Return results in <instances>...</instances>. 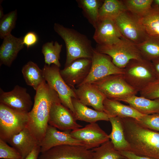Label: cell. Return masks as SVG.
I'll return each instance as SVG.
<instances>
[{
  "instance_id": "1",
  "label": "cell",
  "mask_w": 159,
  "mask_h": 159,
  "mask_svg": "<svg viewBox=\"0 0 159 159\" xmlns=\"http://www.w3.org/2000/svg\"><path fill=\"white\" fill-rule=\"evenodd\" d=\"M130 151L140 156L159 159V132L148 128L136 119L121 118Z\"/></svg>"
},
{
  "instance_id": "2",
  "label": "cell",
  "mask_w": 159,
  "mask_h": 159,
  "mask_svg": "<svg viewBox=\"0 0 159 159\" xmlns=\"http://www.w3.org/2000/svg\"><path fill=\"white\" fill-rule=\"evenodd\" d=\"M36 91L34 104L29 112V122L27 127L40 143L49 125L52 105L60 100L57 92L46 81Z\"/></svg>"
},
{
  "instance_id": "3",
  "label": "cell",
  "mask_w": 159,
  "mask_h": 159,
  "mask_svg": "<svg viewBox=\"0 0 159 159\" xmlns=\"http://www.w3.org/2000/svg\"><path fill=\"white\" fill-rule=\"evenodd\" d=\"M54 29L65 44L67 55L65 66L79 59H91L94 49L91 41L86 36L57 23L54 24Z\"/></svg>"
},
{
  "instance_id": "4",
  "label": "cell",
  "mask_w": 159,
  "mask_h": 159,
  "mask_svg": "<svg viewBox=\"0 0 159 159\" xmlns=\"http://www.w3.org/2000/svg\"><path fill=\"white\" fill-rule=\"evenodd\" d=\"M124 70L125 79L138 92L157 80L151 62L143 58L131 60Z\"/></svg>"
},
{
  "instance_id": "5",
  "label": "cell",
  "mask_w": 159,
  "mask_h": 159,
  "mask_svg": "<svg viewBox=\"0 0 159 159\" xmlns=\"http://www.w3.org/2000/svg\"><path fill=\"white\" fill-rule=\"evenodd\" d=\"M95 49L99 52L110 56L113 64L121 69L125 68L131 60L143 59L136 45L123 37L112 44H97Z\"/></svg>"
},
{
  "instance_id": "6",
  "label": "cell",
  "mask_w": 159,
  "mask_h": 159,
  "mask_svg": "<svg viewBox=\"0 0 159 159\" xmlns=\"http://www.w3.org/2000/svg\"><path fill=\"white\" fill-rule=\"evenodd\" d=\"M29 112L17 111L0 103V139L6 142L28 126Z\"/></svg>"
},
{
  "instance_id": "7",
  "label": "cell",
  "mask_w": 159,
  "mask_h": 159,
  "mask_svg": "<svg viewBox=\"0 0 159 159\" xmlns=\"http://www.w3.org/2000/svg\"><path fill=\"white\" fill-rule=\"evenodd\" d=\"M92 84L107 98L120 101L138 92L127 82L122 74L109 75Z\"/></svg>"
},
{
  "instance_id": "8",
  "label": "cell",
  "mask_w": 159,
  "mask_h": 159,
  "mask_svg": "<svg viewBox=\"0 0 159 159\" xmlns=\"http://www.w3.org/2000/svg\"><path fill=\"white\" fill-rule=\"evenodd\" d=\"M59 68L53 64L50 66L45 64L42 69L44 77L47 83L57 92L62 104L74 115L72 99L77 98L73 89L61 77Z\"/></svg>"
},
{
  "instance_id": "9",
  "label": "cell",
  "mask_w": 159,
  "mask_h": 159,
  "mask_svg": "<svg viewBox=\"0 0 159 159\" xmlns=\"http://www.w3.org/2000/svg\"><path fill=\"white\" fill-rule=\"evenodd\" d=\"M113 20L122 37L135 45L144 41L148 36L139 17L127 10Z\"/></svg>"
},
{
  "instance_id": "10",
  "label": "cell",
  "mask_w": 159,
  "mask_h": 159,
  "mask_svg": "<svg viewBox=\"0 0 159 159\" xmlns=\"http://www.w3.org/2000/svg\"><path fill=\"white\" fill-rule=\"evenodd\" d=\"M91 59L90 72L79 86L85 83H92L111 75L124 74V69L116 66L110 56L99 52L95 49H94Z\"/></svg>"
},
{
  "instance_id": "11",
  "label": "cell",
  "mask_w": 159,
  "mask_h": 159,
  "mask_svg": "<svg viewBox=\"0 0 159 159\" xmlns=\"http://www.w3.org/2000/svg\"><path fill=\"white\" fill-rule=\"evenodd\" d=\"M76 120L74 114L63 105L60 100L52 104L49 113V125L62 131H70L82 127Z\"/></svg>"
},
{
  "instance_id": "12",
  "label": "cell",
  "mask_w": 159,
  "mask_h": 159,
  "mask_svg": "<svg viewBox=\"0 0 159 159\" xmlns=\"http://www.w3.org/2000/svg\"><path fill=\"white\" fill-rule=\"evenodd\" d=\"M91 58L76 59L64 68L60 73L67 84L72 88L79 86L88 75L91 68Z\"/></svg>"
},
{
  "instance_id": "13",
  "label": "cell",
  "mask_w": 159,
  "mask_h": 159,
  "mask_svg": "<svg viewBox=\"0 0 159 159\" xmlns=\"http://www.w3.org/2000/svg\"><path fill=\"white\" fill-rule=\"evenodd\" d=\"M0 103L15 110L29 112L33 105L31 96L26 88L18 85L11 91L4 92L0 89Z\"/></svg>"
},
{
  "instance_id": "14",
  "label": "cell",
  "mask_w": 159,
  "mask_h": 159,
  "mask_svg": "<svg viewBox=\"0 0 159 159\" xmlns=\"http://www.w3.org/2000/svg\"><path fill=\"white\" fill-rule=\"evenodd\" d=\"M38 159H92V151L83 146L63 145L40 153Z\"/></svg>"
},
{
  "instance_id": "15",
  "label": "cell",
  "mask_w": 159,
  "mask_h": 159,
  "mask_svg": "<svg viewBox=\"0 0 159 159\" xmlns=\"http://www.w3.org/2000/svg\"><path fill=\"white\" fill-rule=\"evenodd\" d=\"M72 136L84 144L88 149L97 147L109 140L108 135L96 122L70 132Z\"/></svg>"
},
{
  "instance_id": "16",
  "label": "cell",
  "mask_w": 159,
  "mask_h": 159,
  "mask_svg": "<svg viewBox=\"0 0 159 159\" xmlns=\"http://www.w3.org/2000/svg\"><path fill=\"white\" fill-rule=\"evenodd\" d=\"M63 145L84 146L82 142L72 136L70 131H59L49 125L44 136L40 143V153L54 147Z\"/></svg>"
},
{
  "instance_id": "17",
  "label": "cell",
  "mask_w": 159,
  "mask_h": 159,
  "mask_svg": "<svg viewBox=\"0 0 159 159\" xmlns=\"http://www.w3.org/2000/svg\"><path fill=\"white\" fill-rule=\"evenodd\" d=\"M72 89L82 104L92 106L96 110L104 111L103 102L106 97L94 84L85 83Z\"/></svg>"
},
{
  "instance_id": "18",
  "label": "cell",
  "mask_w": 159,
  "mask_h": 159,
  "mask_svg": "<svg viewBox=\"0 0 159 159\" xmlns=\"http://www.w3.org/2000/svg\"><path fill=\"white\" fill-rule=\"evenodd\" d=\"M93 38L99 45H107L115 43L123 37L113 20H98L94 27Z\"/></svg>"
},
{
  "instance_id": "19",
  "label": "cell",
  "mask_w": 159,
  "mask_h": 159,
  "mask_svg": "<svg viewBox=\"0 0 159 159\" xmlns=\"http://www.w3.org/2000/svg\"><path fill=\"white\" fill-rule=\"evenodd\" d=\"M24 159L40 142L27 127L19 133L10 138L7 141Z\"/></svg>"
},
{
  "instance_id": "20",
  "label": "cell",
  "mask_w": 159,
  "mask_h": 159,
  "mask_svg": "<svg viewBox=\"0 0 159 159\" xmlns=\"http://www.w3.org/2000/svg\"><path fill=\"white\" fill-rule=\"evenodd\" d=\"M3 39L0 47V64L10 67L24 47L22 37L17 38L10 34Z\"/></svg>"
},
{
  "instance_id": "21",
  "label": "cell",
  "mask_w": 159,
  "mask_h": 159,
  "mask_svg": "<svg viewBox=\"0 0 159 159\" xmlns=\"http://www.w3.org/2000/svg\"><path fill=\"white\" fill-rule=\"evenodd\" d=\"M72 104L75 110L74 116L76 120L84 121L90 123L100 120L109 121L112 117L104 111H99L88 107L77 98L72 99Z\"/></svg>"
},
{
  "instance_id": "22",
  "label": "cell",
  "mask_w": 159,
  "mask_h": 159,
  "mask_svg": "<svg viewBox=\"0 0 159 159\" xmlns=\"http://www.w3.org/2000/svg\"><path fill=\"white\" fill-rule=\"evenodd\" d=\"M104 112L112 117L121 118L130 117L137 119L143 115L132 107L124 105L120 101L106 98L103 102Z\"/></svg>"
},
{
  "instance_id": "23",
  "label": "cell",
  "mask_w": 159,
  "mask_h": 159,
  "mask_svg": "<svg viewBox=\"0 0 159 159\" xmlns=\"http://www.w3.org/2000/svg\"><path fill=\"white\" fill-rule=\"evenodd\" d=\"M143 115L159 113V98L153 100L136 95L122 100Z\"/></svg>"
},
{
  "instance_id": "24",
  "label": "cell",
  "mask_w": 159,
  "mask_h": 159,
  "mask_svg": "<svg viewBox=\"0 0 159 159\" xmlns=\"http://www.w3.org/2000/svg\"><path fill=\"white\" fill-rule=\"evenodd\" d=\"M109 121L112 131L108 136L115 148L119 151H129L130 146L125 139L121 118L117 117H111Z\"/></svg>"
},
{
  "instance_id": "25",
  "label": "cell",
  "mask_w": 159,
  "mask_h": 159,
  "mask_svg": "<svg viewBox=\"0 0 159 159\" xmlns=\"http://www.w3.org/2000/svg\"><path fill=\"white\" fill-rule=\"evenodd\" d=\"M21 72L26 84L32 87L36 91L46 81L42 69L32 61L28 62L23 66Z\"/></svg>"
},
{
  "instance_id": "26",
  "label": "cell",
  "mask_w": 159,
  "mask_h": 159,
  "mask_svg": "<svg viewBox=\"0 0 159 159\" xmlns=\"http://www.w3.org/2000/svg\"><path fill=\"white\" fill-rule=\"evenodd\" d=\"M126 10H127L123 1L104 0L99 9L98 20L104 19L114 20Z\"/></svg>"
},
{
  "instance_id": "27",
  "label": "cell",
  "mask_w": 159,
  "mask_h": 159,
  "mask_svg": "<svg viewBox=\"0 0 159 159\" xmlns=\"http://www.w3.org/2000/svg\"><path fill=\"white\" fill-rule=\"evenodd\" d=\"M136 45L143 58L151 61L159 58V37L148 36L144 41Z\"/></svg>"
},
{
  "instance_id": "28",
  "label": "cell",
  "mask_w": 159,
  "mask_h": 159,
  "mask_svg": "<svg viewBox=\"0 0 159 159\" xmlns=\"http://www.w3.org/2000/svg\"><path fill=\"white\" fill-rule=\"evenodd\" d=\"M149 36L159 37V10L152 7L145 14L139 17Z\"/></svg>"
},
{
  "instance_id": "29",
  "label": "cell",
  "mask_w": 159,
  "mask_h": 159,
  "mask_svg": "<svg viewBox=\"0 0 159 159\" xmlns=\"http://www.w3.org/2000/svg\"><path fill=\"white\" fill-rule=\"evenodd\" d=\"M76 1L84 15L94 27L98 20L99 10L102 1L99 0H77Z\"/></svg>"
},
{
  "instance_id": "30",
  "label": "cell",
  "mask_w": 159,
  "mask_h": 159,
  "mask_svg": "<svg viewBox=\"0 0 159 159\" xmlns=\"http://www.w3.org/2000/svg\"><path fill=\"white\" fill-rule=\"evenodd\" d=\"M62 45L57 41L47 42L42 46V52L43 54L46 64H53L60 67L59 61Z\"/></svg>"
},
{
  "instance_id": "31",
  "label": "cell",
  "mask_w": 159,
  "mask_h": 159,
  "mask_svg": "<svg viewBox=\"0 0 159 159\" xmlns=\"http://www.w3.org/2000/svg\"><path fill=\"white\" fill-rule=\"evenodd\" d=\"M92 150V159H125L109 140Z\"/></svg>"
},
{
  "instance_id": "32",
  "label": "cell",
  "mask_w": 159,
  "mask_h": 159,
  "mask_svg": "<svg viewBox=\"0 0 159 159\" xmlns=\"http://www.w3.org/2000/svg\"><path fill=\"white\" fill-rule=\"evenodd\" d=\"M153 0H125L123 1L127 10L138 17L147 13L152 8Z\"/></svg>"
},
{
  "instance_id": "33",
  "label": "cell",
  "mask_w": 159,
  "mask_h": 159,
  "mask_svg": "<svg viewBox=\"0 0 159 159\" xmlns=\"http://www.w3.org/2000/svg\"><path fill=\"white\" fill-rule=\"evenodd\" d=\"M17 17L16 9L5 14L0 20V37L3 39L11 34L15 27Z\"/></svg>"
},
{
  "instance_id": "34",
  "label": "cell",
  "mask_w": 159,
  "mask_h": 159,
  "mask_svg": "<svg viewBox=\"0 0 159 159\" xmlns=\"http://www.w3.org/2000/svg\"><path fill=\"white\" fill-rule=\"evenodd\" d=\"M136 120L146 127L159 132V113L144 115Z\"/></svg>"
},
{
  "instance_id": "35",
  "label": "cell",
  "mask_w": 159,
  "mask_h": 159,
  "mask_svg": "<svg viewBox=\"0 0 159 159\" xmlns=\"http://www.w3.org/2000/svg\"><path fill=\"white\" fill-rule=\"evenodd\" d=\"M0 158L3 159H22L19 152L9 145L6 142L0 139Z\"/></svg>"
},
{
  "instance_id": "36",
  "label": "cell",
  "mask_w": 159,
  "mask_h": 159,
  "mask_svg": "<svg viewBox=\"0 0 159 159\" xmlns=\"http://www.w3.org/2000/svg\"><path fill=\"white\" fill-rule=\"evenodd\" d=\"M140 96L153 100L159 98V80L150 83L140 92Z\"/></svg>"
},
{
  "instance_id": "37",
  "label": "cell",
  "mask_w": 159,
  "mask_h": 159,
  "mask_svg": "<svg viewBox=\"0 0 159 159\" xmlns=\"http://www.w3.org/2000/svg\"><path fill=\"white\" fill-rule=\"evenodd\" d=\"M38 41V36L34 32L30 31L27 32L22 37L23 44L27 48L35 45Z\"/></svg>"
},
{
  "instance_id": "38",
  "label": "cell",
  "mask_w": 159,
  "mask_h": 159,
  "mask_svg": "<svg viewBox=\"0 0 159 159\" xmlns=\"http://www.w3.org/2000/svg\"><path fill=\"white\" fill-rule=\"evenodd\" d=\"M125 159H153L149 157L139 156L129 151H119Z\"/></svg>"
},
{
  "instance_id": "39",
  "label": "cell",
  "mask_w": 159,
  "mask_h": 159,
  "mask_svg": "<svg viewBox=\"0 0 159 159\" xmlns=\"http://www.w3.org/2000/svg\"><path fill=\"white\" fill-rule=\"evenodd\" d=\"M40 153V145L36 146L24 159H38Z\"/></svg>"
},
{
  "instance_id": "40",
  "label": "cell",
  "mask_w": 159,
  "mask_h": 159,
  "mask_svg": "<svg viewBox=\"0 0 159 159\" xmlns=\"http://www.w3.org/2000/svg\"><path fill=\"white\" fill-rule=\"evenodd\" d=\"M155 72L157 80H159V58L152 61Z\"/></svg>"
},
{
  "instance_id": "41",
  "label": "cell",
  "mask_w": 159,
  "mask_h": 159,
  "mask_svg": "<svg viewBox=\"0 0 159 159\" xmlns=\"http://www.w3.org/2000/svg\"><path fill=\"white\" fill-rule=\"evenodd\" d=\"M152 7L159 10V0H153Z\"/></svg>"
},
{
  "instance_id": "42",
  "label": "cell",
  "mask_w": 159,
  "mask_h": 159,
  "mask_svg": "<svg viewBox=\"0 0 159 159\" xmlns=\"http://www.w3.org/2000/svg\"><path fill=\"white\" fill-rule=\"evenodd\" d=\"M3 8L0 4V19H1L4 16Z\"/></svg>"
}]
</instances>
